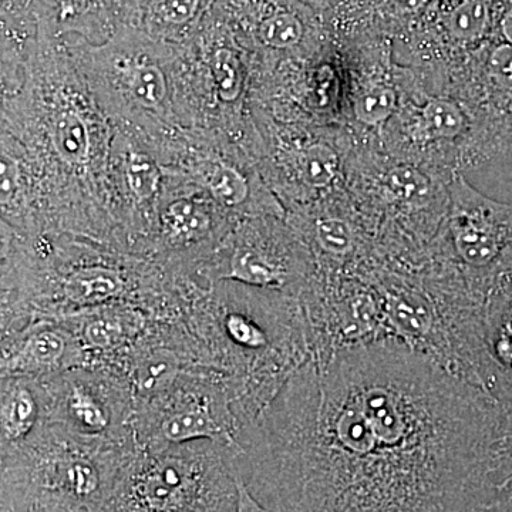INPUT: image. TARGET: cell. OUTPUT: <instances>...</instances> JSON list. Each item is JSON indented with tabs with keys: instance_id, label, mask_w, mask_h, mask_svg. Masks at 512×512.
<instances>
[{
	"instance_id": "6da1fadb",
	"label": "cell",
	"mask_w": 512,
	"mask_h": 512,
	"mask_svg": "<svg viewBox=\"0 0 512 512\" xmlns=\"http://www.w3.org/2000/svg\"><path fill=\"white\" fill-rule=\"evenodd\" d=\"M498 403L393 340L309 359L238 436L272 512H484Z\"/></svg>"
},
{
	"instance_id": "7a4b0ae2",
	"label": "cell",
	"mask_w": 512,
	"mask_h": 512,
	"mask_svg": "<svg viewBox=\"0 0 512 512\" xmlns=\"http://www.w3.org/2000/svg\"><path fill=\"white\" fill-rule=\"evenodd\" d=\"M2 134L28 164L40 232L72 234L123 249L109 211L114 128L64 37L37 30L23 80L2 94Z\"/></svg>"
},
{
	"instance_id": "3957f363",
	"label": "cell",
	"mask_w": 512,
	"mask_h": 512,
	"mask_svg": "<svg viewBox=\"0 0 512 512\" xmlns=\"http://www.w3.org/2000/svg\"><path fill=\"white\" fill-rule=\"evenodd\" d=\"M0 225V335L35 320L111 305H136L156 318H177L201 288L151 256L79 235L26 234Z\"/></svg>"
},
{
	"instance_id": "277c9868",
	"label": "cell",
	"mask_w": 512,
	"mask_h": 512,
	"mask_svg": "<svg viewBox=\"0 0 512 512\" xmlns=\"http://www.w3.org/2000/svg\"><path fill=\"white\" fill-rule=\"evenodd\" d=\"M184 318L227 384L241 431L312 357L301 301L288 293L218 282L195 292Z\"/></svg>"
},
{
	"instance_id": "5b68a950",
	"label": "cell",
	"mask_w": 512,
	"mask_h": 512,
	"mask_svg": "<svg viewBox=\"0 0 512 512\" xmlns=\"http://www.w3.org/2000/svg\"><path fill=\"white\" fill-rule=\"evenodd\" d=\"M77 69L114 127L160 150L183 127L175 106L178 47L123 26L103 43L64 37Z\"/></svg>"
},
{
	"instance_id": "8992f818",
	"label": "cell",
	"mask_w": 512,
	"mask_h": 512,
	"mask_svg": "<svg viewBox=\"0 0 512 512\" xmlns=\"http://www.w3.org/2000/svg\"><path fill=\"white\" fill-rule=\"evenodd\" d=\"M450 180L387 153L379 141L353 136L346 190L372 225L390 265L419 268L429 256L450 204Z\"/></svg>"
},
{
	"instance_id": "52a82bcc",
	"label": "cell",
	"mask_w": 512,
	"mask_h": 512,
	"mask_svg": "<svg viewBox=\"0 0 512 512\" xmlns=\"http://www.w3.org/2000/svg\"><path fill=\"white\" fill-rule=\"evenodd\" d=\"M136 448L101 446L45 423L28 440L0 447V512H97Z\"/></svg>"
},
{
	"instance_id": "ba28073f",
	"label": "cell",
	"mask_w": 512,
	"mask_h": 512,
	"mask_svg": "<svg viewBox=\"0 0 512 512\" xmlns=\"http://www.w3.org/2000/svg\"><path fill=\"white\" fill-rule=\"evenodd\" d=\"M255 62L254 53L211 10L198 32L178 47L175 106L180 126L228 137L255 160Z\"/></svg>"
},
{
	"instance_id": "9c48e42d",
	"label": "cell",
	"mask_w": 512,
	"mask_h": 512,
	"mask_svg": "<svg viewBox=\"0 0 512 512\" xmlns=\"http://www.w3.org/2000/svg\"><path fill=\"white\" fill-rule=\"evenodd\" d=\"M234 448L195 441L138 447L97 512H235Z\"/></svg>"
},
{
	"instance_id": "30bf717a",
	"label": "cell",
	"mask_w": 512,
	"mask_h": 512,
	"mask_svg": "<svg viewBox=\"0 0 512 512\" xmlns=\"http://www.w3.org/2000/svg\"><path fill=\"white\" fill-rule=\"evenodd\" d=\"M399 87V107L380 136L387 153L448 180L484 165L476 121L463 101L430 89L412 67L400 62Z\"/></svg>"
},
{
	"instance_id": "8fae6325",
	"label": "cell",
	"mask_w": 512,
	"mask_h": 512,
	"mask_svg": "<svg viewBox=\"0 0 512 512\" xmlns=\"http://www.w3.org/2000/svg\"><path fill=\"white\" fill-rule=\"evenodd\" d=\"M256 165L286 212L345 190L352 133L345 127L285 123L254 107Z\"/></svg>"
},
{
	"instance_id": "7c38bea8",
	"label": "cell",
	"mask_w": 512,
	"mask_h": 512,
	"mask_svg": "<svg viewBox=\"0 0 512 512\" xmlns=\"http://www.w3.org/2000/svg\"><path fill=\"white\" fill-rule=\"evenodd\" d=\"M448 192L447 215L429 256L488 293L512 272V204L478 191L464 173L453 175Z\"/></svg>"
},
{
	"instance_id": "4fadbf2b",
	"label": "cell",
	"mask_w": 512,
	"mask_h": 512,
	"mask_svg": "<svg viewBox=\"0 0 512 512\" xmlns=\"http://www.w3.org/2000/svg\"><path fill=\"white\" fill-rule=\"evenodd\" d=\"M165 167L183 174L237 221L286 218V210L266 184L244 147L212 131L183 128L160 153Z\"/></svg>"
},
{
	"instance_id": "5bb4252c",
	"label": "cell",
	"mask_w": 512,
	"mask_h": 512,
	"mask_svg": "<svg viewBox=\"0 0 512 512\" xmlns=\"http://www.w3.org/2000/svg\"><path fill=\"white\" fill-rule=\"evenodd\" d=\"M350 96L352 64L333 40L308 59L255 69L254 107L285 123L348 128Z\"/></svg>"
},
{
	"instance_id": "9a60e30c",
	"label": "cell",
	"mask_w": 512,
	"mask_h": 512,
	"mask_svg": "<svg viewBox=\"0 0 512 512\" xmlns=\"http://www.w3.org/2000/svg\"><path fill=\"white\" fill-rule=\"evenodd\" d=\"M133 430L137 446L143 448L195 441H215L235 448L241 433L227 384L200 373H185L137 399Z\"/></svg>"
},
{
	"instance_id": "2e32d148",
	"label": "cell",
	"mask_w": 512,
	"mask_h": 512,
	"mask_svg": "<svg viewBox=\"0 0 512 512\" xmlns=\"http://www.w3.org/2000/svg\"><path fill=\"white\" fill-rule=\"evenodd\" d=\"M313 271L311 251L286 218L259 217L232 228L202 269L201 282H237L299 299Z\"/></svg>"
},
{
	"instance_id": "e0dca14e",
	"label": "cell",
	"mask_w": 512,
	"mask_h": 512,
	"mask_svg": "<svg viewBox=\"0 0 512 512\" xmlns=\"http://www.w3.org/2000/svg\"><path fill=\"white\" fill-rule=\"evenodd\" d=\"M46 420L80 439L136 448V394L126 376L101 366H80L45 377Z\"/></svg>"
},
{
	"instance_id": "ac0fdd59",
	"label": "cell",
	"mask_w": 512,
	"mask_h": 512,
	"mask_svg": "<svg viewBox=\"0 0 512 512\" xmlns=\"http://www.w3.org/2000/svg\"><path fill=\"white\" fill-rule=\"evenodd\" d=\"M238 222L198 185L167 167L147 255L178 278L204 286L202 269Z\"/></svg>"
},
{
	"instance_id": "d6986e66",
	"label": "cell",
	"mask_w": 512,
	"mask_h": 512,
	"mask_svg": "<svg viewBox=\"0 0 512 512\" xmlns=\"http://www.w3.org/2000/svg\"><path fill=\"white\" fill-rule=\"evenodd\" d=\"M212 12L262 66L308 59L332 42L325 15L301 0H215Z\"/></svg>"
},
{
	"instance_id": "ffe728a7",
	"label": "cell",
	"mask_w": 512,
	"mask_h": 512,
	"mask_svg": "<svg viewBox=\"0 0 512 512\" xmlns=\"http://www.w3.org/2000/svg\"><path fill=\"white\" fill-rule=\"evenodd\" d=\"M463 101L476 121L485 164L512 151V45L494 39L427 84Z\"/></svg>"
},
{
	"instance_id": "44dd1931",
	"label": "cell",
	"mask_w": 512,
	"mask_h": 512,
	"mask_svg": "<svg viewBox=\"0 0 512 512\" xmlns=\"http://www.w3.org/2000/svg\"><path fill=\"white\" fill-rule=\"evenodd\" d=\"M286 221L311 251L313 275L369 274L384 265L375 231L346 188L286 212Z\"/></svg>"
},
{
	"instance_id": "7402d4cb",
	"label": "cell",
	"mask_w": 512,
	"mask_h": 512,
	"mask_svg": "<svg viewBox=\"0 0 512 512\" xmlns=\"http://www.w3.org/2000/svg\"><path fill=\"white\" fill-rule=\"evenodd\" d=\"M114 128L109 165L110 217L121 247L147 255L167 167L146 141Z\"/></svg>"
},
{
	"instance_id": "603a6c76",
	"label": "cell",
	"mask_w": 512,
	"mask_h": 512,
	"mask_svg": "<svg viewBox=\"0 0 512 512\" xmlns=\"http://www.w3.org/2000/svg\"><path fill=\"white\" fill-rule=\"evenodd\" d=\"M0 340V376L45 379L89 363L72 329L59 319L35 320Z\"/></svg>"
},
{
	"instance_id": "cb8c5ba5",
	"label": "cell",
	"mask_w": 512,
	"mask_h": 512,
	"mask_svg": "<svg viewBox=\"0 0 512 512\" xmlns=\"http://www.w3.org/2000/svg\"><path fill=\"white\" fill-rule=\"evenodd\" d=\"M431 0H336L323 13L330 37L338 45L399 43L423 18Z\"/></svg>"
},
{
	"instance_id": "d4e9b609",
	"label": "cell",
	"mask_w": 512,
	"mask_h": 512,
	"mask_svg": "<svg viewBox=\"0 0 512 512\" xmlns=\"http://www.w3.org/2000/svg\"><path fill=\"white\" fill-rule=\"evenodd\" d=\"M153 313L136 305H111L59 319L66 323L87 356V366L116 369L144 335Z\"/></svg>"
},
{
	"instance_id": "484cf974",
	"label": "cell",
	"mask_w": 512,
	"mask_h": 512,
	"mask_svg": "<svg viewBox=\"0 0 512 512\" xmlns=\"http://www.w3.org/2000/svg\"><path fill=\"white\" fill-rule=\"evenodd\" d=\"M123 26H137V0H45L39 28L59 37L103 43Z\"/></svg>"
},
{
	"instance_id": "4316f807",
	"label": "cell",
	"mask_w": 512,
	"mask_h": 512,
	"mask_svg": "<svg viewBox=\"0 0 512 512\" xmlns=\"http://www.w3.org/2000/svg\"><path fill=\"white\" fill-rule=\"evenodd\" d=\"M46 420L45 392L36 377L0 376V447L28 440Z\"/></svg>"
},
{
	"instance_id": "83f0119b",
	"label": "cell",
	"mask_w": 512,
	"mask_h": 512,
	"mask_svg": "<svg viewBox=\"0 0 512 512\" xmlns=\"http://www.w3.org/2000/svg\"><path fill=\"white\" fill-rule=\"evenodd\" d=\"M485 353L493 372L490 394L512 382V272L498 279L485 299L483 313Z\"/></svg>"
},
{
	"instance_id": "f1b7e54d",
	"label": "cell",
	"mask_w": 512,
	"mask_h": 512,
	"mask_svg": "<svg viewBox=\"0 0 512 512\" xmlns=\"http://www.w3.org/2000/svg\"><path fill=\"white\" fill-rule=\"evenodd\" d=\"M215 0H137V26L173 45L188 42L214 8Z\"/></svg>"
},
{
	"instance_id": "f546056e",
	"label": "cell",
	"mask_w": 512,
	"mask_h": 512,
	"mask_svg": "<svg viewBox=\"0 0 512 512\" xmlns=\"http://www.w3.org/2000/svg\"><path fill=\"white\" fill-rule=\"evenodd\" d=\"M495 400L498 416L485 464L484 512H512V389Z\"/></svg>"
},
{
	"instance_id": "4dcf8cb0",
	"label": "cell",
	"mask_w": 512,
	"mask_h": 512,
	"mask_svg": "<svg viewBox=\"0 0 512 512\" xmlns=\"http://www.w3.org/2000/svg\"><path fill=\"white\" fill-rule=\"evenodd\" d=\"M45 0H0V49L25 53L36 39Z\"/></svg>"
},
{
	"instance_id": "1f68e13d",
	"label": "cell",
	"mask_w": 512,
	"mask_h": 512,
	"mask_svg": "<svg viewBox=\"0 0 512 512\" xmlns=\"http://www.w3.org/2000/svg\"><path fill=\"white\" fill-rule=\"evenodd\" d=\"M235 512H272L266 508L264 504L259 503L258 500L248 490L242 478L238 476V500Z\"/></svg>"
},
{
	"instance_id": "d6a6232c",
	"label": "cell",
	"mask_w": 512,
	"mask_h": 512,
	"mask_svg": "<svg viewBox=\"0 0 512 512\" xmlns=\"http://www.w3.org/2000/svg\"><path fill=\"white\" fill-rule=\"evenodd\" d=\"M497 39L512 45V0H504L501 10L500 22H498Z\"/></svg>"
},
{
	"instance_id": "836d02e7",
	"label": "cell",
	"mask_w": 512,
	"mask_h": 512,
	"mask_svg": "<svg viewBox=\"0 0 512 512\" xmlns=\"http://www.w3.org/2000/svg\"><path fill=\"white\" fill-rule=\"evenodd\" d=\"M301 2L311 6L312 9L318 10L320 13H325L335 5L336 0H301Z\"/></svg>"
},
{
	"instance_id": "e575fe53",
	"label": "cell",
	"mask_w": 512,
	"mask_h": 512,
	"mask_svg": "<svg viewBox=\"0 0 512 512\" xmlns=\"http://www.w3.org/2000/svg\"><path fill=\"white\" fill-rule=\"evenodd\" d=\"M16 512H73V511H53V510H46V508H29V510L16 511Z\"/></svg>"
}]
</instances>
